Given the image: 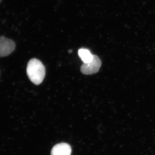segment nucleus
<instances>
[{
    "label": "nucleus",
    "mask_w": 155,
    "mask_h": 155,
    "mask_svg": "<svg viewBox=\"0 0 155 155\" xmlns=\"http://www.w3.org/2000/svg\"><path fill=\"white\" fill-rule=\"evenodd\" d=\"M2 0H0V3L2 2Z\"/></svg>",
    "instance_id": "6"
},
{
    "label": "nucleus",
    "mask_w": 155,
    "mask_h": 155,
    "mask_svg": "<svg viewBox=\"0 0 155 155\" xmlns=\"http://www.w3.org/2000/svg\"><path fill=\"white\" fill-rule=\"evenodd\" d=\"M101 65V60L97 55H94L92 61L87 64L84 63L81 67V71L85 75H92L98 72Z\"/></svg>",
    "instance_id": "2"
},
{
    "label": "nucleus",
    "mask_w": 155,
    "mask_h": 155,
    "mask_svg": "<svg viewBox=\"0 0 155 155\" xmlns=\"http://www.w3.org/2000/svg\"><path fill=\"white\" fill-rule=\"evenodd\" d=\"M71 147L65 143H59L53 147L51 155H71Z\"/></svg>",
    "instance_id": "4"
},
{
    "label": "nucleus",
    "mask_w": 155,
    "mask_h": 155,
    "mask_svg": "<svg viewBox=\"0 0 155 155\" xmlns=\"http://www.w3.org/2000/svg\"><path fill=\"white\" fill-rule=\"evenodd\" d=\"M15 44L12 40L0 36V57L8 56L14 51Z\"/></svg>",
    "instance_id": "3"
},
{
    "label": "nucleus",
    "mask_w": 155,
    "mask_h": 155,
    "mask_svg": "<svg viewBox=\"0 0 155 155\" xmlns=\"http://www.w3.org/2000/svg\"><path fill=\"white\" fill-rule=\"evenodd\" d=\"M78 56L84 64H87L92 61L94 55L86 48H81L78 51Z\"/></svg>",
    "instance_id": "5"
},
{
    "label": "nucleus",
    "mask_w": 155,
    "mask_h": 155,
    "mask_svg": "<svg viewBox=\"0 0 155 155\" xmlns=\"http://www.w3.org/2000/svg\"><path fill=\"white\" fill-rule=\"evenodd\" d=\"M27 74L31 81L39 85L42 82L45 75V69L39 60L33 58L28 62L27 65Z\"/></svg>",
    "instance_id": "1"
}]
</instances>
